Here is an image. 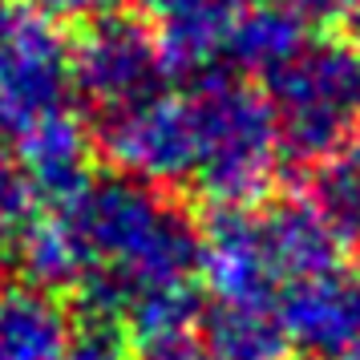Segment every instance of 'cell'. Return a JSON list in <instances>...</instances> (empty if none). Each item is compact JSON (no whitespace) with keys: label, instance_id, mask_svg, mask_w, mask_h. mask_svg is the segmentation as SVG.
I'll use <instances>...</instances> for the list:
<instances>
[{"label":"cell","instance_id":"7a4b0ae2","mask_svg":"<svg viewBox=\"0 0 360 360\" xmlns=\"http://www.w3.org/2000/svg\"><path fill=\"white\" fill-rule=\"evenodd\" d=\"M117 174L158 191H195L214 211L255 207L283 166L267 98L227 65L182 73L154 98L98 122Z\"/></svg>","mask_w":360,"mask_h":360},{"label":"cell","instance_id":"52a82bcc","mask_svg":"<svg viewBox=\"0 0 360 360\" xmlns=\"http://www.w3.org/2000/svg\"><path fill=\"white\" fill-rule=\"evenodd\" d=\"M142 20L158 33L182 73L219 65L223 45L247 0H138Z\"/></svg>","mask_w":360,"mask_h":360},{"label":"cell","instance_id":"ba28073f","mask_svg":"<svg viewBox=\"0 0 360 360\" xmlns=\"http://www.w3.org/2000/svg\"><path fill=\"white\" fill-rule=\"evenodd\" d=\"M198 344L214 360H292V344L267 300H207L198 311Z\"/></svg>","mask_w":360,"mask_h":360},{"label":"cell","instance_id":"30bf717a","mask_svg":"<svg viewBox=\"0 0 360 360\" xmlns=\"http://www.w3.org/2000/svg\"><path fill=\"white\" fill-rule=\"evenodd\" d=\"M73 320L61 300L25 283L0 288V360H61Z\"/></svg>","mask_w":360,"mask_h":360},{"label":"cell","instance_id":"5b68a950","mask_svg":"<svg viewBox=\"0 0 360 360\" xmlns=\"http://www.w3.org/2000/svg\"><path fill=\"white\" fill-rule=\"evenodd\" d=\"M182 69L166 53L158 33L142 17H105L94 20L73 45V85L82 110L114 117L158 89L179 82Z\"/></svg>","mask_w":360,"mask_h":360},{"label":"cell","instance_id":"3957f363","mask_svg":"<svg viewBox=\"0 0 360 360\" xmlns=\"http://www.w3.org/2000/svg\"><path fill=\"white\" fill-rule=\"evenodd\" d=\"M259 89L283 158L324 162L360 134V45L344 37L311 33Z\"/></svg>","mask_w":360,"mask_h":360},{"label":"cell","instance_id":"4fadbf2b","mask_svg":"<svg viewBox=\"0 0 360 360\" xmlns=\"http://www.w3.org/2000/svg\"><path fill=\"white\" fill-rule=\"evenodd\" d=\"M33 207H37V198H33V191L25 186V179H20L13 154L0 150V239H8V235L33 214Z\"/></svg>","mask_w":360,"mask_h":360},{"label":"cell","instance_id":"5bb4252c","mask_svg":"<svg viewBox=\"0 0 360 360\" xmlns=\"http://www.w3.org/2000/svg\"><path fill=\"white\" fill-rule=\"evenodd\" d=\"M279 4H288L308 29H340V25L360 29V0H279Z\"/></svg>","mask_w":360,"mask_h":360},{"label":"cell","instance_id":"2e32d148","mask_svg":"<svg viewBox=\"0 0 360 360\" xmlns=\"http://www.w3.org/2000/svg\"><path fill=\"white\" fill-rule=\"evenodd\" d=\"M138 360H214L207 348L191 336H179V340H162V344H150L138 352Z\"/></svg>","mask_w":360,"mask_h":360},{"label":"cell","instance_id":"7c38bea8","mask_svg":"<svg viewBox=\"0 0 360 360\" xmlns=\"http://www.w3.org/2000/svg\"><path fill=\"white\" fill-rule=\"evenodd\" d=\"M61 360H130V336L114 320L82 316V320H73Z\"/></svg>","mask_w":360,"mask_h":360},{"label":"cell","instance_id":"8992f818","mask_svg":"<svg viewBox=\"0 0 360 360\" xmlns=\"http://www.w3.org/2000/svg\"><path fill=\"white\" fill-rule=\"evenodd\" d=\"M279 320L300 360H348L360 352V267H332L279 295Z\"/></svg>","mask_w":360,"mask_h":360},{"label":"cell","instance_id":"6da1fadb","mask_svg":"<svg viewBox=\"0 0 360 360\" xmlns=\"http://www.w3.org/2000/svg\"><path fill=\"white\" fill-rule=\"evenodd\" d=\"M73 259L82 316L126 328L138 348L179 340L198 324L202 227L179 198L126 174H101L41 202Z\"/></svg>","mask_w":360,"mask_h":360},{"label":"cell","instance_id":"8fae6325","mask_svg":"<svg viewBox=\"0 0 360 360\" xmlns=\"http://www.w3.org/2000/svg\"><path fill=\"white\" fill-rule=\"evenodd\" d=\"M308 202L324 214L344 247L360 243V134L336 146L324 162H316Z\"/></svg>","mask_w":360,"mask_h":360},{"label":"cell","instance_id":"9c48e42d","mask_svg":"<svg viewBox=\"0 0 360 360\" xmlns=\"http://www.w3.org/2000/svg\"><path fill=\"white\" fill-rule=\"evenodd\" d=\"M311 37V29L295 17L288 4L279 0H263V4H247L235 29H231L227 45H223V57L219 65L235 69L247 82H267L288 57H292L304 41Z\"/></svg>","mask_w":360,"mask_h":360},{"label":"cell","instance_id":"9a60e30c","mask_svg":"<svg viewBox=\"0 0 360 360\" xmlns=\"http://www.w3.org/2000/svg\"><path fill=\"white\" fill-rule=\"evenodd\" d=\"M29 8H37L41 17L57 20H82V25H94V20L114 17L122 8V0H25Z\"/></svg>","mask_w":360,"mask_h":360},{"label":"cell","instance_id":"277c9868","mask_svg":"<svg viewBox=\"0 0 360 360\" xmlns=\"http://www.w3.org/2000/svg\"><path fill=\"white\" fill-rule=\"evenodd\" d=\"M82 114L73 49L25 0H0V134L8 146Z\"/></svg>","mask_w":360,"mask_h":360}]
</instances>
